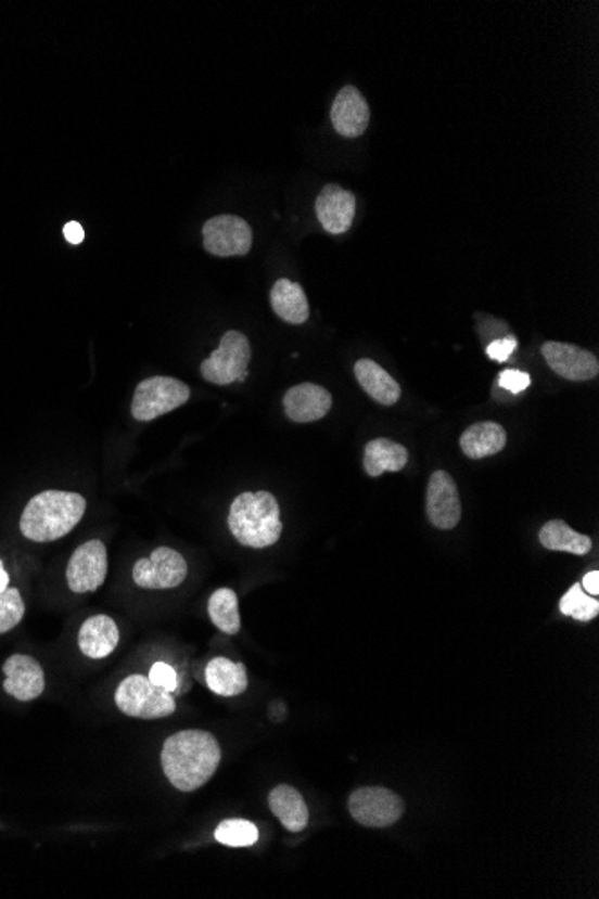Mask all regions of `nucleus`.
Instances as JSON below:
<instances>
[{"mask_svg":"<svg viewBox=\"0 0 599 899\" xmlns=\"http://www.w3.org/2000/svg\"><path fill=\"white\" fill-rule=\"evenodd\" d=\"M161 761L167 781L176 791L194 792L213 780L221 763V747L214 734L187 729L166 740Z\"/></svg>","mask_w":599,"mask_h":899,"instance_id":"1","label":"nucleus"},{"mask_svg":"<svg viewBox=\"0 0 599 899\" xmlns=\"http://www.w3.org/2000/svg\"><path fill=\"white\" fill-rule=\"evenodd\" d=\"M84 496L63 490H46L27 503L21 517L22 536L35 542L62 539L84 519Z\"/></svg>","mask_w":599,"mask_h":899,"instance_id":"2","label":"nucleus"},{"mask_svg":"<svg viewBox=\"0 0 599 899\" xmlns=\"http://www.w3.org/2000/svg\"><path fill=\"white\" fill-rule=\"evenodd\" d=\"M228 528L243 547L254 550L273 547L282 536L279 501L264 490L239 495L230 506Z\"/></svg>","mask_w":599,"mask_h":899,"instance_id":"3","label":"nucleus"},{"mask_svg":"<svg viewBox=\"0 0 599 899\" xmlns=\"http://www.w3.org/2000/svg\"><path fill=\"white\" fill-rule=\"evenodd\" d=\"M115 706L128 717L158 720L176 711L171 692L156 686L150 677L129 676L115 692Z\"/></svg>","mask_w":599,"mask_h":899,"instance_id":"4","label":"nucleus"},{"mask_svg":"<svg viewBox=\"0 0 599 899\" xmlns=\"http://www.w3.org/2000/svg\"><path fill=\"white\" fill-rule=\"evenodd\" d=\"M250 359L252 347L248 338L238 331H228L211 358L200 364V372L203 380L213 385H232L235 381H244L248 375Z\"/></svg>","mask_w":599,"mask_h":899,"instance_id":"5","label":"nucleus"},{"mask_svg":"<svg viewBox=\"0 0 599 899\" xmlns=\"http://www.w3.org/2000/svg\"><path fill=\"white\" fill-rule=\"evenodd\" d=\"M191 397L189 386L175 377L156 375L144 380L135 390L131 415L140 422H151L186 404Z\"/></svg>","mask_w":599,"mask_h":899,"instance_id":"6","label":"nucleus"},{"mask_svg":"<svg viewBox=\"0 0 599 899\" xmlns=\"http://www.w3.org/2000/svg\"><path fill=\"white\" fill-rule=\"evenodd\" d=\"M352 819L365 827H387L404 815L403 797L383 786H365L352 792L348 799Z\"/></svg>","mask_w":599,"mask_h":899,"instance_id":"7","label":"nucleus"},{"mask_svg":"<svg viewBox=\"0 0 599 899\" xmlns=\"http://www.w3.org/2000/svg\"><path fill=\"white\" fill-rule=\"evenodd\" d=\"M254 232L243 218L238 216H216L208 219L203 227V246L208 254L216 257L246 255L252 251Z\"/></svg>","mask_w":599,"mask_h":899,"instance_id":"8","label":"nucleus"},{"mask_svg":"<svg viewBox=\"0 0 599 899\" xmlns=\"http://www.w3.org/2000/svg\"><path fill=\"white\" fill-rule=\"evenodd\" d=\"M109 573V553L99 539L85 542L74 551L67 566V583L73 593H93L103 586Z\"/></svg>","mask_w":599,"mask_h":899,"instance_id":"9","label":"nucleus"},{"mask_svg":"<svg viewBox=\"0 0 599 899\" xmlns=\"http://www.w3.org/2000/svg\"><path fill=\"white\" fill-rule=\"evenodd\" d=\"M189 567L178 551L171 548H156L150 558H140L133 566V580L139 588H178L187 578Z\"/></svg>","mask_w":599,"mask_h":899,"instance_id":"10","label":"nucleus"},{"mask_svg":"<svg viewBox=\"0 0 599 899\" xmlns=\"http://www.w3.org/2000/svg\"><path fill=\"white\" fill-rule=\"evenodd\" d=\"M428 519L438 530H453L461 519L458 485L447 471L431 474L425 495Z\"/></svg>","mask_w":599,"mask_h":899,"instance_id":"11","label":"nucleus"},{"mask_svg":"<svg viewBox=\"0 0 599 899\" xmlns=\"http://www.w3.org/2000/svg\"><path fill=\"white\" fill-rule=\"evenodd\" d=\"M543 356L549 369L563 380L590 381L598 377L599 361L595 354L562 342H548L543 345Z\"/></svg>","mask_w":599,"mask_h":899,"instance_id":"12","label":"nucleus"},{"mask_svg":"<svg viewBox=\"0 0 599 899\" xmlns=\"http://www.w3.org/2000/svg\"><path fill=\"white\" fill-rule=\"evenodd\" d=\"M2 671L5 676L4 692L16 701H35L46 690L43 668L31 655H11L2 666Z\"/></svg>","mask_w":599,"mask_h":899,"instance_id":"13","label":"nucleus"},{"mask_svg":"<svg viewBox=\"0 0 599 899\" xmlns=\"http://www.w3.org/2000/svg\"><path fill=\"white\" fill-rule=\"evenodd\" d=\"M315 208L318 221L326 232L332 235L345 234L356 218V196L336 183H329L318 194Z\"/></svg>","mask_w":599,"mask_h":899,"instance_id":"14","label":"nucleus"},{"mask_svg":"<svg viewBox=\"0 0 599 899\" xmlns=\"http://www.w3.org/2000/svg\"><path fill=\"white\" fill-rule=\"evenodd\" d=\"M331 120L334 130L346 139H356L370 125V106L356 87H343L332 103Z\"/></svg>","mask_w":599,"mask_h":899,"instance_id":"15","label":"nucleus"},{"mask_svg":"<svg viewBox=\"0 0 599 899\" xmlns=\"http://www.w3.org/2000/svg\"><path fill=\"white\" fill-rule=\"evenodd\" d=\"M331 394L323 386L315 385V383L293 386L284 396L285 415L298 424L320 421L331 411Z\"/></svg>","mask_w":599,"mask_h":899,"instance_id":"16","label":"nucleus"},{"mask_svg":"<svg viewBox=\"0 0 599 899\" xmlns=\"http://www.w3.org/2000/svg\"><path fill=\"white\" fill-rule=\"evenodd\" d=\"M78 645L90 659L109 657L119 645V627L110 616H92L79 629Z\"/></svg>","mask_w":599,"mask_h":899,"instance_id":"17","label":"nucleus"},{"mask_svg":"<svg viewBox=\"0 0 599 899\" xmlns=\"http://www.w3.org/2000/svg\"><path fill=\"white\" fill-rule=\"evenodd\" d=\"M507 432L497 422H477L461 435L460 448L471 460L494 457L507 448Z\"/></svg>","mask_w":599,"mask_h":899,"instance_id":"18","label":"nucleus"},{"mask_svg":"<svg viewBox=\"0 0 599 899\" xmlns=\"http://www.w3.org/2000/svg\"><path fill=\"white\" fill-rule=\"evenodd\" d=\"M269 810L279 819L280 824L291 833L304 832L309 824V808L304 797L290 785H279L268 797Z\"/></svg>","mask_w":599,"mask_h":899,"instance_id":"19","label":"nucleus"},{"mask_svg":"<svg viewBox=\"0 0 599 899\" xmlns=\"http://www.w3.org/2000/svg\"><path fill=\"white\" fill-rule=\"evenodd\" d=\"M354 374L362 390L367 391L375 402L383 406L397 404L400 399V386L381 364L372 359H359L354 364Z\"/></svg>","mask_w":599,"mask_h":899,"instance_id":"20","label":"nucleus"},{"mask_svg":"<svg viewBox=\"0 0 599 899\" xmlns=\"http://www.w3.org/2000/svg\"><path fill=\"white\" fill-rule=\"evenodd\" d=\"M408 449L403 444L393 442L387 438L370 440L365 448V471L370 478H379L384 473H398L408 465Z\"/></svg>","mask_w":599,"mask_h":899,"instance_id":"21","label":"nucleus"},{"mask_svg":"<svg viewBox=\"0 0 599 899\" xmlns=\"http://www.w3.org/2000/svg\"><path fill=\"white\" fill-rule=\"evenodd\" d=\"M205 679L211 692L219 697H238L248 688V676L243 663H232L227 657L211 660L205 670Z\"/></svg>","mask_w":599,"mask_h":899,"instance_id":"22","label":"nucleus"},{"mask_svg":"<svg viewBox=\"0 0 599 899\" xmlns=\"http://www.w3.org/2000/svg\"><path fill=\"white\" fill-rule=\"evenodd\" d=\"M269 298H271V307L277 312V317L282 318L284 322L293 323V325L307 322L309 301H307L304 287L300 286L298 282L280 279L275 282Z\"/></svg>","mask_w":599,"mask_h":899,"instance_id":"23","label":"nucleus"},{"mask_svg":"<svg viewBox=\"0 0 599 899\" xmlns=\"http://www.w3.org/2000/svg\"><path fill=\"white\" fill-rule=\"evenodd\" d=\"M538 541L546 550L568 551V553L579 556L587 555L590 548H592L589 536L574 531L568 523L560 519L546 523L540 534H538Z\"/></svg>","mask_w":599,"mask_h":899,"instance_id":"24","label":"nucleus"},{"mask_svg":"<svg viewBox=\"0 0 599 899\" xmlns=\"http://www.w3.org/2000/svg\"><path fill=\"white\" fill-rule=\"evenodd\" d=\"M208 616L217 629L225 634H238L241 630L238 594L233 593L232 589H217L208 600Z\"/></svg>","mask_w":599,"mask_h":899,"instance_id":"25","label":"nucleus"},{"mask_svg":"<svg viewBox=\"0 0 599 899\" xmlns=\"http://www.w3.org/2000/svg\"><path fill=\"white\" fill-rule=\"evenodd\" d=\"M217 843L225 844L228 848H248L258 840V830L254 822L244 819H230L222 821L214 832Z\"/></svg>","mask_w":599,"mask_h":899,"instance_id":"26","label":"nucleus"},{"mask_svg":"<svg viewBox=\"0 0 599 899\" xmlns=\"http://www.w3.org/2000/svg\"><path fill=\"white\" fill-rule=\"evenodd\" d=\"M560 613L576 621H590L599 614V602L596 596L585 593L582 583H574L560 600Z\"/></svg>","mask_w":599,"mask_h":899,"instance_id":"27","label":"nucleus"},{"mask_svg":"<svg viewBox=\"0 0 599 899\" xmlns=\"http://www.w3.org/2000/svg\"><path fill=\"white\" fill-rule=\"evenodd\" d=\"M26 614V605L18 589H5L0 593V634H5L21 624Z\"/></svg>","mask_w":599,"mask_h":899,"instance_id":"28","label":"nucleus"},{"mask_svg":"<svg viewBox=\"0 0 599 899\" xmlns=\"http://www.w3.org/2000/svg\"><path fill=\"white\" fill-rule=\"evenodd\" d=\"M530 385H532V377L522 370L508 369L499 374V386L512 394H521Z\"/></svg>","mask_w":599,"mask_h":899,"instance_id":"29","label":"nucleus"},{"mask_svg":"<svg viewBox=\"0 0 599 899\" xmlns=\"http://www.w3.org/2000/svg\"><path fill=\"white\" fill-rule=\"evenodd\" d=\"M150 681L171 693L178 688V676H176V671L173 670L171 666H167L166 663H155L151 666Z\"/></svg>","mask_w":599,"mask_h":899,"instance_id":"30","label":"nucleus"},{"mask_svg":"<svg viewBox=\"0 0 599 899\" xmlns=\"http://www.w3.org/2000/svg\"><path fill=\"white\" fill-rule=\"evenodd\" d=\"M515 349L517 339L510 336V338L496 339V342H492V344L486 347V356L494 359V361L505 363V361H508V358L512 356L513 350Z\"/></svg>","mask_w":599,"mask_h":899,"instance_id":"31","label":"nucleus"},{"mask_svg":"<svg viewBox=\"0 0 599 899\" xmlns=\"http://www.w3.org/2000/svg\"><path fill=\"white\" fill-rule=\"evenodd\" d=\"M63 235H65V240H67L71 245H81L85 241V230L78 221H68V223L63 227Z\"/></svg>","mask_w":599,"mask_h":899,"instance_id":"32","label":"nucleus"},{"mask_svg":"<svg viewBox=\"0 0 599 899\" xmlns=\"http://www.w3.org/2000/svg\"><path fill=\"white\" fill-rule=\"evenodd\" d=\"M582 589L587 591V594L590 596H598L599 594V573L598 571H590L587 573L584 577V582H582Z\"/></svg>","mask_w":599,"mask_h":899,"instance_id":"33","label":"nucleus"},{"mask_svg":"<svg viewBox=\"0 0 599 899\" xmlns=\"http://www.w3.org/2000/svg\"><path fill=\"white\" fill-rule=\"evenodd\" d=\"M8 583H10V575L4 569H0V593H4L5 589H8Z\"/></svg>","mask_w":599,"mask_h":899,"instance_id":"34","label":"nucleus"},{"mask_svg":"<svg viewBox=\"0 0 599 899\" xmlns=\"http://www.w3.org/2000/svg\"><path fill=\"white\" fill-rule=\"evenodd\" d=\"M0 569H4V566H2V562H0Z\"/></svg>","mask_w":599,"mask_h":899,"instance_id":"35","label":"nucleus"}]
</instances>
